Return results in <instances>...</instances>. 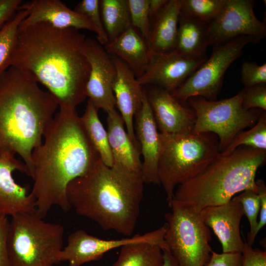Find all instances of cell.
Instances as JSON below:
<instances>
[{
	"instance_id": "1",
	"label": "cell",
	"mask_w": 266,
	"mask_h": 266,
	"mask_svg": "<svg viewBox=\"0 0 266 266\" xmlns=\"http://www.w3.org/2000/svg\"><path fill=\"white\" fill-rule=\"evenodd\" d=\"M86 39L74 28L46 22L19 25L10 66L44 86L59 107L75 109L87 97L90 66L83 53Z\"/></svg>"
},
{
	"instance_id": "2",
	"label": "cell",
	"mask_w": 266,
	"mask_h": 266,
	"mask_svg": "<svg viewBox=\"0 0 266 266\" xmlns=\"http://www.w3.org/2000/svg\"><path fill=\"white\" fill-rule=\"evenodd\" d=\"M43 139L32 153L31 177V193L42 218L53 206L65 212L70 210L68 184L88 173L100 159L75 109L59 107Z\"/></svg>"
},
{
	"instance_id": "3",
	"label": "cell",
	"mask_w": 266,
	"mask_h": 266,
	"mask_svg": "<svg viewBox=\"0 0 266 266\" xmlns=\"http://www.w3.org/2000/svg\"><path fill=\"white\" fill-rule=\"evenodd\" d=\"M143 183L141 172L116 164L109 167L100 159L88 173L69 183L67 198L78 215L104 230L129 236L139 217Z\"/></svg>"
},
{
	"instance_id": "4",
	"label": "cell",
	"mask_w": 266,
	"mask_h": 266,
	"mask_svg": "<svg viewBox=\"0 0 266 266\" xmlns=\"http://www.w3.org/2000/svg\"><path fill=\"white\" fill-rule=\"evenodd\" d=\"M58 107L26 72L10 66L0 75V152L20 156L30 177L33 151L42 143Z\"/></svg>"
},
{
	"instance_id": "5",
	"label": "cell",
	"mask_w": 266,
	"mask_h": 266,
	"mask_svg": "<svg viewBox=\"0 0 266 266\" xmlns=\"http://www.w3.org/2000/svg\"><path fill=\"white\" fill-rule=\"evenodd\" d=\"M266 150L247 146L219 156L202 172L178 185L173 199L200 212L204 208L225 203L238 193H257L256 175L265 162Z\"/></svg>"
},
{
	"instance_id": "6",
	"label": "cell",
	"mask_w": 266,
	"mask_h": 266,
	"mask_svg": "<svg viewBox=\"0 0 266 266\" xmlns=\"http://www.w3.org/2000/svg\"><path fill=\"white\" fill-rule=\"evenodd\" d=\"M158 172L170 207L175 188L201 172L220 155L214 133L170 134L160 133Z\"/></svg>"
},
{
	"instance_id": "7",
	"label": "cell",
	"mask_w": 266,
	"mask_h": 266,
	"mask_svg": "<svg viewBox=\"0 0 266 266\" xmlns=\"http://www.w3.org/2000/svg\"><path fill=\"white\" fill-rule=\"evenodd\" d=\"M7 237L10 266H53L63 248L64 228L46 222L37 213L11 216Z\"/></svg>"
},
{
	"instance_id": "8",
	"label": "cell",
	"mask_w": 266,
	"mask_h": 266,
	"mask_svg": "<svg viewBox=\"0 0 266 266\" xmlns=\"http://www.w3.org/2000/svg\"><path fill=\"white\" fill-rule=\"evenodd\" d=\"M169 207L164 235L168 250L179 266H205L212 251L210 229L189 204L173 199Z\"/></svg>"
},
{
	"instance_id": "9",
	"label": "cell",
	"mask_w": 266,
	"mask_h": 266,
	"mask_svg": "<svg viewBox=\"0 0 266 266\" xmlns=\"http://www.w3.org/2000/svg\"><path fill=\"white\" fill-rule=\"evenodd\" d=\"M243 89L230 98L218 101L201 97L189 98L187 101L196 119L194 133L210 132L218 137L219 150L223 151L236 135L253 127L264 111L260 109H245L242 106Z\"/></svg>"
},
{
	"instance_id": "10",
	"label": "cell",
	"mask_w": 266,
	"mask_h": 266,
	"mask_svg": "<svg viewBox=\"0 0 266 266\" xmlns=\"http://www.w3.org/2000/svg\"><path fill=\"white\" fill-rule=\"evenodd\" d=\"M259 41L254 37L240 36L214 45L209 58L171 93V95L180 103L195 97L215 100L221 91L227 69L242 55L246 45Z\"/></svg>"
},
{
	"instance_id": "11",
	"label": "cell",
	"mask_w": 266,
	"mask_h": 266,
	"mask_svg": "<svg viewBox=\"0 0 266 266\" xmlns=\"http://www.w3.org/2000/svg\"><path fill=\"white\" fill-rule=\"evenodd\" d=\"M166 230L165 224L158 229L143 234L119 239L106 240L89 234L79 229L71 233L66 245L59 254V263L66 261L68 266H81L88 262L100 259L104 254L115 248L132 243L149 242L159 245L162 250H168L164 239Z\"/></svg>"
},
{
	"instance_id": "12",
	"label": "cell",
	"mask_w": 266,
	"mask_h": 266,
	"mask_svg": "<svg viewBox=\"0 0 266 266\" xmlns=\"http://www.w3.org/2000/svg\"><path fill=\"white\" fill-rule=\"evenodd\" d=\"M253 0H226L218 16L208 26L209 45H218L240 36L259 41L266 35L265 23L255 16Z\"/></svg>"
},
{
	"instance_id": "13",
	"label": "cell",
	"mask_w": 266,
	"mask_h": 266,
	"mask_svg": "<svg viewBox=\"0 0 266 266\" xmlns=\"http://www.w3.org/2000/svg\"><path fill=\"white\" fill-rule=\"evenodd\" d=\"M83 53L90 66L86 96L98 109L106 113L115 109L112 85L116 69L111 55L98 41L91 38H86Z\"/></svg>"
},
{
	"instance_id": "14",
	"label": "cell",
	"mask_w": 266,
	"mask_h": 266,
	"mask_svg": "<svg viewBox=\"0 0 266 266\" xmlns=\"http://www.w3.org/2000/svg\"><path fill=\"white\" fill-rule=\"evenodd\" d=\"M206 59V56L189 57L179 54L175 51L152 53L145 71L137 80L141 86L157 85L171 94Z\"/></svg>"
},
{
	"instance_id": "15",
	"label": "cell",
	"mask_w": 266,
	"mask_h": 266,
	"mask_svg": "<svg viewBox=\"0 0 266 266\" xmlns=\"http://www.w3.org/2000/svg\"><path fill=\"white\" fill-rule=\"evenodd\" d=\"M8 152H0V215L13 216L21 212H36L35 199L28 188L18 184L12 173H27L23 162Z\"/></svg>"
},
{
	"instance_id": "16",
	"label": "cell",
	"mask_w": 266,
	"mask_h": 266,
	"mask_svg": "<svg viewBox=\"0 0 266 266\" xmlns=\"http://www.w3.org/2000/svg\"><path fill=\"white\" fill-rule=\"evenodd\" d=\"M146 92L160 133L186 134L192 133L196 119L192 110L182 105L169 92L161 87L151 86Z\"/></svg>"
},
{
	"instance_id": "17",
	"label": "cell",
	"mask_w": 266,
	"mask_h": 266,
	"mask_svg": "<svg viewBox=\"0 0 266 266\" xmlns=\"http://www.w3.org/2000/svg\"><path fill=\"white\" fill-rule=\"evenodd\" d=\"M200 213L204 224L217 236L223 253H242L244 242L240 225L244 212L240 202L231 200L221 205L204 208Z\"/></svg>"
},
{
	"instance_id": "18",
	"label": "cell",
	"mask_w": 266,
	"mask_h": 266,
	"mask_svg": "<svg viewBox=\"0 0 266 266\" xmlns=\"http://www.w3.org/2000/svg\"><path fill=\"white\" fill-rule=\"evenodd\" d=\"M134 130L143 157L141 174L144 183L160 184L158 165L160 133L144 89L142 104L134 116Z\"/></svg>"
},
{
	"instance_id": "19",
	"label": "cell",
	"mask_w": 266,
	"mask_h": 266,
	"mask_svg": "<svg viewBox=\"0 0 266 266\" xmlns=\"http://www.w3.org/2000/svg\"><path fill=\"white\" fill-rule=\"evenodd\" d=\"M110 55L116 69V76L112 85L116 106L123 119L130 138L140 150L135 135L133 118L141 107L145 89L124 62L116 56Z\"/></svg>"
},
{
	"instance_id": "20",
	"label": "cell",
	"mask_w": 266,
	"mask_h": 266,
	"mask_svg": "<svg viewBox=\"0 0 266 266\" xmlns=\"http://www.w3.org/2000/svg\"><path fill=\"white\" fill-rule=\"evenodd\" d=\"M24 9L29 10V14L20 26L46 22L57 28L85 29L98 34L97 29L88 18L69 8L60 0H33L22 3L18 10Z\"/></svg>"
},
{
	"instance_id": "21",
	"label": "cell",
	"mask_w": 266,
	"mask_h": 266,
	"mask_svg": "<svg viewBox=\"0 0 266 266\" xmlns=\"http://www.w3.org/2000/svg\"><path fill=\"white\" fill-rule=\"evenodd\" d=\"M104 48L124 62L136 78L145 71L152 54L148 41L132 25L118 37L108 41Z\"/></svg>"
},
{
	"instance_id": "22",
	"label": "cell",
	"mask_w": 266,
	"mask_h": 266,
	"mask_svg": "<svg viewBox=\"0 0 266 266\" xmlns=\"http://www.w3.org/2000/svg\"><path fill=\"white\" fill-rule=\"evenodd\" d=\"M107 135L113 164H118L133 172H141L140 150L125 129L123 118L116 109L107 113Z\"/></svg>"
},
{
	"instance_id": "23",
	"label": "cell",
	"mask_w": 266,
	"mask_h": 266,
	"mask_svg": "<svg viewBox=\"0 0 266 266\" xmlns=\"http://www.w3.org/2000/svg\"><path fill=\"white\" fill-rule=\"evenodd\" d=\"M180 10L181 0H168L153 18L149 40L152 53L161 54L174 50Z\"/></svg>"
},
{
	"instance_id": "24",
	"label": "cell",
	"mask_w": 266,
	"mask_h": 266,
	"mask_svg": "<svg viewBox=\"0 0 266 266\" xmlns=\"http://www.w3.org/2000/svg\"><path fill=\"white\" fill-rule=\"evenodd\" d=\"M208 26L205 22L180 10L174 51L189 57L206 56L209 46Z\"/></svg>"
},
{
	"instance_id": "25",
	"label": "cell",
	"mask_w": 266,
	"mask_h": 266,
	"mask_svg": "<svg viewBox=\"0 0 266 266\" xmlns=\"http://www.w3.org/2000/svg\"><path fill=\"white\" fill-rule=\"evenodd\" d=\"M98 110L89 99L85 112L80 117V120L101 161L106 166L111 167L113 165V160L108 142L107 133L100 120Z\"/></svg>"
},
{
	"instance_id": "26",
	"label": "cell",
	"mask_w": 266,
	"mask_h": 266,
	"mask_svg": "<svg viewBox=\"0 0 266 266\" xmlns=\"http://www.w3.org/2000/svg\"><path fill=\"white\" fill-rule=\"evenodd\" d=\"M112 266H163L162 249L149 242L129 244L122 246Z\"/></svg>"
},
{
	"instance_id": "27",
	"label": "cell",
	"mask_w": 266,
	"mask_h": 266,
	"mask_svg": "<svg viewBox=\"0 0 266 266\" xmlns=\"http://www.w3.org/2000/svg\"><path fill=\"white\" fill-rule=\"evenodd\" d=\"M100 3L104 29L110 41L132 25L127 0H101Z\"/></svg>"
},
{
	"instance_id": "28",
	"label": "cell",
	"mask_w": 266,
	"mask_h": 266,
	"mask_svg": "<svg viewBox=\"0 0 266 266\" xmlns=\"http://www.w3.org/2000/svg\"><path fill=\"white\" fill-rule=\"evenodd\" d=\"M29 14L28 9L19 10L0 29V75L10 66L19 25Z\"/></svg>"
},
{
	"instance_id": "29",
	"label": "cell",
	"mask_w": 266,
	"mask_h": 266,
	"mask_svg": "<svg viewBox=\"0 0 266 266\" xmlns=\"http://www.w3.org/2000/svg\"><path fill=\"white\" fill-rule=\"evenodd\" d=\"M266 150V115L264 111L257 123L249 130L237 133L230 144L221 152L226 155L240 146Z\"/></svg>"
},
{
	"instance_id": "30",
	"label": "cell",
	"mask_w": 266,
	"mask_h": 266,
	"mask_svg": "<svg viewBox=\"0 0 266 266\" xmlns=\"http://www.w3.org/2000/svg\"><path fill=\"white\" fill-rule=\"evenodd\" d=\"M226 0H181V11L209 24L222 11Z\"/></svg>"
},
{
	"instance_id": "31",
	"label": "cell",
	"mask_w": 266,
	"mask_h": 266,
	"mask_svg": "<svg viewBox=\"0 0 266 266\" xmlns=\"http://www.w3.org/2000/svg\"><path fill=\"white\" fill-rule=\"evenodd\" d=\"M232 200L242 204L244 214L247 218L250 227L246 242L249 245L252 246V238L257 226L258 217L261 208L259 196L257 192L245 190L238 196H234Z\"/></svg>"
},
{
	"instance_id": "32",
	"label": "cell",
	"mask_w": 266,
	"mask_h": 266,
	"mask_svg": "<svg viewBox=\"0 0 266 266\" xmlns=\"http://www.w3.org/2000/svg\"><path fill=\"white\" fill-rule=\"evenodd\" d=\"M132 25L148 41L151 25L149 15V0H127Z\"/></svg>"
},
{
	"instance_id": "33",
	"label": "cell",
	"mask_w": 266,
	"mask_h": 266,
	"mask_svg": "<svg viewBox=\"0 0 266 266\" xmlns=\"http://www.w3.org/2000/svg\"><path fill=\"white\" fill-rule=\"evenodd\" d=\"M75 11L88 18L98 31L97 38L101 45H105L108 41V37L103 26L99 0H83L75 7Z\"/></svg>"
},
{
	"instance_id": "34",
	"label": "cell",
	"mask_w": 266,
	"mask_h": 266,
	"mask_svg": "<svg viewBox=\"0 0 266 266\" xmlns=\"http://www.w3.org/2000/svg\"><path fill=\"white\" fill-rule=\"evenodd\" d=\"M240 80L245 87L266 84V64L259 65L253 62H243L240 69Z\"/></svg>"
},
{
	"instance_id": "35",
	"label": "cell",
	"mask_w": 266,
	"mask_h": 266,
	"mask_svg": "<svg viewBox=\"0 0 266 266\" xmlns=\"http://www.w3.org/2000/svg\"><path fill=\"white\" fill-rule=\"evenodd\" d=\"M242 106L246 110H266V84L244 87Z\"/></svg>"
},
{
	"instance_id": "36",
	"label": "cell",
	"mask_w": 266,
	"mask_h": 266,
	"mask_svg": "<svg viewBox=\"0 0 266 266\" xmlns=\"http://www.w3.org/2000/svg\"><path fill=\"white\" fill-rule=\"evenodd\" d=\"M242 264L243 255L241 253L219 254L212 251L205 266H242Z\"/></svg>"
},
{
	"instance_id": "37",
	"label": "cell",
	"mask_w": 266,
	"mask_h": 266,
	"mask_svg": "<svg viewBox=\"0 0 266 266\" xmlns=\"http://www.w3.org/2000/svg\"><path fill=\"white\" fill-rule=\"evenodd\" d=\"M244 242L242 266H266V251L253 248L245 239Z\"/></svg>"
},
{
	"instance_id": "38",
	"label": "cell",
	"mask_w": 266,
	"mask_h": 266,
	"mask_svg": "<svg viewBox=\"0 0 266 266\" xmlns=\"http://www.w3.org/2000/svg\"><path fill=\"white\" fill-rule=\"evenodd\" d=\"M9 225L7 216L0 215V266H10L7 251Z\"/></svg>"
},
{
	"instance_id": "39",
	"label": "cell",
	"mask_w": 266,
	"mask_h": 266,
	"mask_svg": "<svg viewBox=\"0 0 266 266\" xmlns=\"http://www.w3.org/2000/svg\"><path fill=\"white\" fill-rule=\"evenodd\" d=\"M256 184L257 193L260 199L261 208L259 212L260 219L258 221L257 227L252 238L253 244L257 234L266 224V186L264 181L262 179L256 180Z\"/></svg>"
},
{
	"instance_id": "40",
	"label": "cell",
	"mask_w": 266,
	"mask_h": 266,
	"mask_svg": "<svg viewBox=\"0 0 266 266\" xmlns=\"http://www.w3.org/2000/svg\"><path fill=\"white\" fill-rule=\"evenodd\" d=\"M22 1L21 0H0V29L14 17Z\"/></svg>"
},
{
	"instance_id": "41",
	"label": "cell",
	"mask_w": 266,
	"mask_h": 266,
	"mask_svg": "<svg viewBox=\"0 0 266 266\" xmlns=\"http://www.w3.org/2000/svg\"><path fill=\"white\" fill-rule=\"evenodd\" d=\"M168 0H149V18L152 19L165 6Z\"/></svg>"
},
{
	"instance_id": "42",
	"label": "cell",
	"mask_w": 266,
	"mask_h": 266,
	"mask_svg": "<svg viewBox=\"0 0 266 266\" xmlns=\"http://www.w3.org/2000/svg\"><path fill=\"white\" fill-rule=\"evenodd\" d=\"M163 266H179L169 250H163Z\"/></svg>"
}]
</instances>
